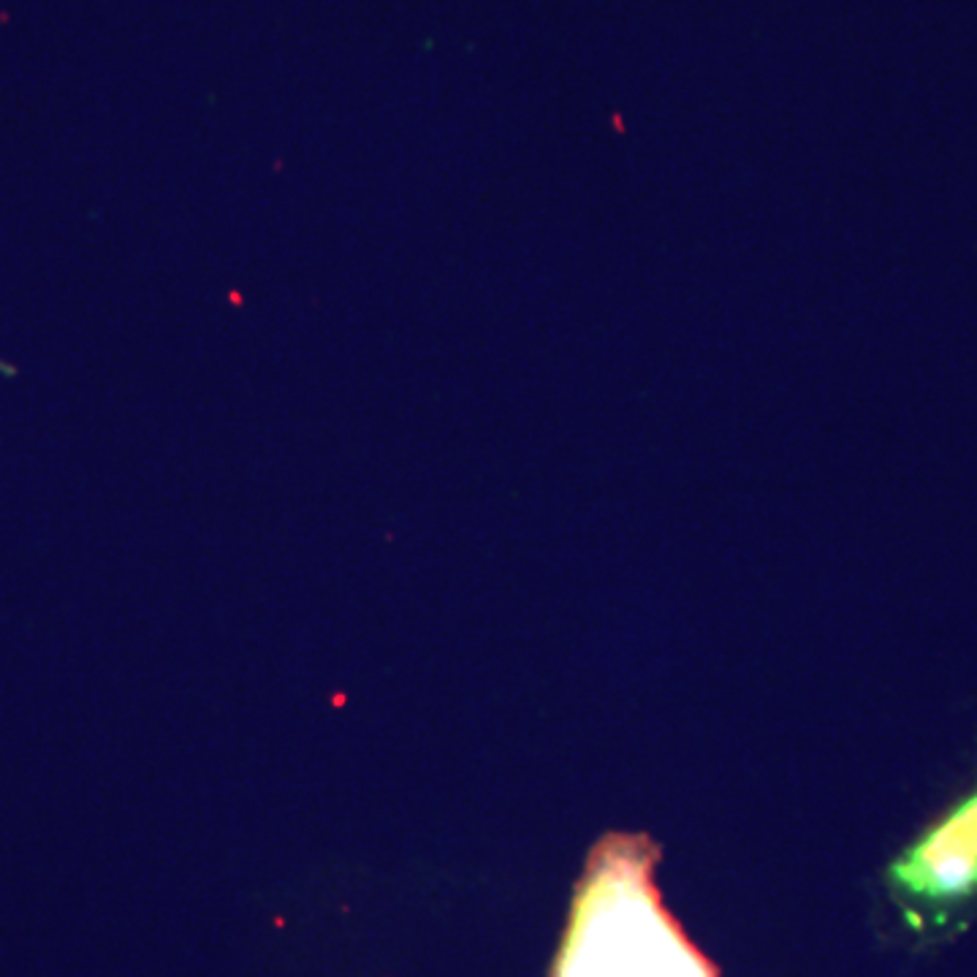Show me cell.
Wrapping results in <instances>:
<instances>
[{
  "label": "cell",
  "mask_w": 977,
  "mask_h": 977,
  "mask_svg": "<svg viewBox=\"0 0 977 977\" xmlns=\"http://www.w3.org/2000/svg\"><path fill=\"white\" fill-rule=\"evenodd\" d=\"M655 864L647 837L611 834L595 847L554 977H717L660 904Z\"/></svg>",
  "instance_id": "cell-1"
},
{
  "label": "cell",
  "mask_w": 977,
  "mask_h": 977,
  "mask_svg": "<svg viewBox=\"0 0 977 977\" xmlns=\"http://www.w3.org/2000/svg\"><path fill=\"white\" fill-rule=\"evenodd\" d=\"M888 885L915 926L942 923L977 896V785L891 864Z\"/></svg>",
  "instance_id": "cell-2"
}]
</instances>
